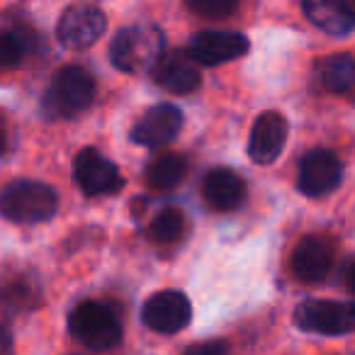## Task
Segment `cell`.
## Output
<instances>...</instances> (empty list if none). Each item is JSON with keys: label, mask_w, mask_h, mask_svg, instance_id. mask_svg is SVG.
Wrapping results in <instances>:
<instances>
[{"label": "cell", "mask_w": 355, "mask_h": 355, "mask_svg": "<svg viewBox=\"0 0 355 355\" xmlns=\"http://www.w3.org/2000/svg\"><path fill=\"white\" fill-rule=\"evenodd\" d=\"M295 324L319 336L355 334V302L304 300L295 309Z\"/></svg>", "instance_id": "5b68a950"}, {"label": "cell", "mask_w": 355, "mask_h": 355, "mask_svg": "<svg viewBox=\"0 0 355 355\" xmlns=\"http://www.w3.org/2000/svg\"><path fill=\"white\" fill-rule=\"evenodd\" d=\"M185 6L200 17L207 20H222L236 10L239 0H185Z\"/></svg>", "instance_id": "7402d4cb"}, {"label": "cell", "mask_w": 355, "mask_h": 355, "mask_svg": "<svg viewBox=\"0 0 355 355\" xmlns=\"http://www.w3.org/2000/svg\"><path fill=\"white\" fill-rule=\"evenodd\" d=\"M248 51V40L241 32H198L190 40L188 54L198 66H222L241 59Z\"/></svg>", "instance_id": "30bf717a"}, {"label": "cell", "mask_w": 355, "mask_h": 355, "mask_svg": "<svg viewBox=\"0 0 355 355\" xmlns=\"http://www.w3.org/2000/svg\"><path fill=\"white\" fill-rule=\"evenodd\" d=\"M105 27H107V17L100 8L90 6V3H76V6L66 8L61 15L59 25H56V37L66 49L78 51L93 46L105 35Z\"/></svg>", "instance_id": "8992f818"}, {"label": "cell", "mask_w": 355, "mask_h": 355, "mask_svg": "<svg viewBox=\"0 0 355 355\" xmlns=\"http://www.w3.org/2000/svg\"><path fill=\"white\" fill-rule=\"evenodd\" d=\"M343 282H345V287L355 295V258H350V261L343 266Z\"/></svg>", "instance_id": "cb8c5ba5"}, {"label": "cell", "mask_w": 355, "mask_h": 355, "mask_svg": "<svg viewBox=\"0 0 355 355\" xmlns=\"http://www.w3.org/2000/svg\"><path fill=\"white\" fill-rule=\"evenodd\" d=\"M193 316V306L190 300L178 290H163L156 292L146 300L141 306V321L156 334H178L190 324Z\"/></svg>", "instance_id": "9c48e42d"}, {"label": "cell", "mask_w": 355, "mask_h": 355, "mask_svg": "<svg viewBox=\"0 0 355 355\" xmlns=\"http://www.w3.org/2000/svg\"><path fill=\"white\" fill-rule=\"evenodd\" d=\"M188 175V161L180 153H163L146 168V183L153 190H173Z\"/></svg>", "instance_id": "ac0fdd59"}, {"label": "cell", "mask_w": 355, "mask_h": 355, "mask_svg": "<svg viewBox=\"0 0 355 355\" xmlns=\"http://www.w3.org/2000/svg\"><path fill=\"white\" fill-rule=\"evenodd\" d=\"M73 180L80 193L88 198L114 195L122 190L124 178L110 158H105L98 148H83L73 161Z\"/></svg>", "instance_id": "52a82bcc"}, {"label": "cell", "mask_w": 355, "mask_h": 355, "mask_svg": "<svg viewBox=\"0 0 355 355\" xmlns=\"http://www.w3.org/2000/svg\"><path fill=\"white\" fill-rule=\"evenodd\" d=\"M287 141V119L280 112H263L251 129L248 156L258 166H270Z\"/></svg>", "instance_id": "5bb4252c"}, {"label": "cell", "mask_w": 355, "mask_h": 355, "mask_svg": "<svg viewBox=\"0 0 355 355\" xmlns=\"http://www.w3.org/2000/svg\"><path fill=\"white\" fill-rule=\"evenodd\" d=\"M30 49L20 32H0V71L15 69L22 64V56Z\"/></svg>", "instance_id": "44dd1931"}, {"label": "cell", "mask_w": 355, "mask_h": 355, "mask_svg": "<svg viewBox=\"0 0 355 355\" xmlns=\"http://www.w3.org/2000/svg\"><path fill=\"white\" fill-rule=\"evenodd\" d=\"M183 127V112L175 105H153L151 110L144 112V117L134 124L132 129V141L139 146L158 148L163 144H171L178 137Z\"/></svg>", "instance_id": "7c38bea8"}, {"label": "cell", "mask_w": 355, "mask_h": 355, "mask_svg": "<svg viewBox=\"0 0 355 355\" xmlns=\"http://www.w3.org/2000/svg\"><path fill=\"white\" fill-rule=\"evenodd\" d=\"M69 331L90 350H110L122 340V324L107 304L85 300L71 311Z\"/></svg>", "instance_id": "277c9868"}, {"label": "cell", "mask_w": 355, "mask_h": 355, "mask_svg": "<svg viewBox=\"0 0 355 355\" xmlns=\"http://www.w3.org/2000/svg\"><path fill=\"white\" fill-rule=\"evenodd\" d=\"M343 180V163L334 151L314 148L300 161V175H297V188L306 198H324L334 193Z\"/></svg>", "instance_id": "ba28073f"}, {"label": "cell", "mask_w": 355, "mask_h": 355, "mask_svg": "<svg viewBox=\"0 0 355 355\" xmlns=\"http://www.w3.org/2000/svg\"><path fill=\"white\" fill-rule=\"evenodd\" d=\"M302 8L326 35L343 37L355 30V0H302Z\"/></svg>", "instance_id": "9a60e30c"}, {"label": "cell", "mask_w": 355, "mask_h": 355, "mask_svg": "<svg viewBox=\"0 0 355 355\" xmlns=\"http://www.w3.org/2000/svg\"><path fill=\"white\" fill-rule=\"evenodd\" d=\"M336 261V246L326 236H304L292 251V272L302 282H321Z\"/></svg>", "instance_id": "8fae6325"}, {"label": "cell", "mask_w": 355, "mask_h": 355, "mask_svg": "<svg viewBox=\"0 0 355 355\" xmlns=\"http://www.w3.org/2000/svg\"><path fill=\"white\" fill-rule=\"evenodd\" d=\"M151 76L156 85L173 95H188L200 88L202 76L188 51H163L161 59L151 69Z\"/></svg>", "instance_id": "4fadbf2b"}, {"label": "cell", "mask_w": 355, "mask_h": 355, "mask_svg": "<svg viewBox=\"0 0 355 355\" xmlns=\"http://www.w3.org/2000/svg\"><path fill=\"white\" fill-rule=\"evenodd\" d=\"M20 311L8 287H0V355L12 353V316Z\"/></svg>", "instance_id": "ffe728a7"}, {"label": "cell", "mask_w": 355, "mask_h": 355, "mask_svg": "<svg viewBox=\"0 0 355 355\" xmlns=\"http://www.w3.org/2000/svg\"><path fill=\"white\" fill-rule=\"evenodd\" d=\"M185 227H188L185 214L178 207H166L153 217L148 234L156 243H175L185 234Z\"/></svg>", "instance_id": "d6986e66"}, {"label": "cell", "mask_w": 355, "mask_h": 355, "mask_svg": "<svg viewBox=\"0 0 355 355\" xmlns=\"http://www.w3.org/2000/svg\"><path fill=\"white\" fill-rule=\"evenodd\" d=\"M59 209V198L40 180H12L0 190V214L15 224L49 222Z\"/></svg>", "instance_id": "7a4b0ae2"}, {"label": "cell", "mask_w": 355, "mask_h": 355, "mask_svg": "<svg viewBox=\"0 0 355 355\" xmlns=\"http://www.w3.org/2000/svg\"><path fill=\"white\" fill-rule=\"evenodd\" d=\"M183 355H229V345L224 340H205V343L190 345Z\"/></svg>", "instance_id": "603a6c76"}, {"label": "cell", "mask_w": 355, "mask_h": 355, "mask_svg": "<svg viewBox=\"0 0 355 355\" xmlns=\"http://www.w3.org/2000/svg\"><path fill=\"white\" fill-rule=\"evenodd\" d=\"M166 51V37L156 25L139 22L114 35L110 44V61L124 73H146Z\"/></svg>", "instance_id": "6da1fadb"}, {"label": "cell", "mask_w": 355, "mask_h": 355, "mask_svg": "<svg viewBox=\"0 0 355 355\" xmlns=\"http://www.w3.org/2000/svg\"><path fill=\"white\" fill-rule=\"evenodd\" d=\"M6 151H8V127L3 122V117H0V156Z\"/></svg>", "instance_id": "d4e9b609"}, {"label": "cell", "mask_w": 355, "mask_h": 355, "mask_svg": "<svg viewBox=\"0 0 355 355\" xmlns=\"http://www.w3.org/2000/svg\"><path fill=\"white\" fill-rule=\"evenodd\" d=\"M319 83L329 93L345 95L355 100V59L348 54H334L326 56L316 64Z\"/></svg>", "instance_id": "e0dca14e"}, {"label": "cell", "mask_w": 355, "mask_h": 355, "mask_svg": "<svg viewBox=\"0 0 355 355\" xmlns=\"http://www.w3.org/2000/svg\"><path fill=\"white\" fill-rule=\"evenodd\" d=\"M202 195L217 212H232L246 200V183L229 168H214L202 178Z\"/></svg>", "instance_id": "2e32d148"}, {"label": "cell", "mask_w": 355, "mask_h": 355, "mask_svg": "<svg viewBox=\"0 0 355 355\" xmlns=\"http://www.w3.org/2000/svg\"><path fill=\"white\" fill-rule=\"evenodd\" d=\"M95 78L83 66H64L54 73L51 85L44 95V112L51 119L76 117L93 105Z\"/></svg>", "instance_id": "3957f363"}]
</instances>
